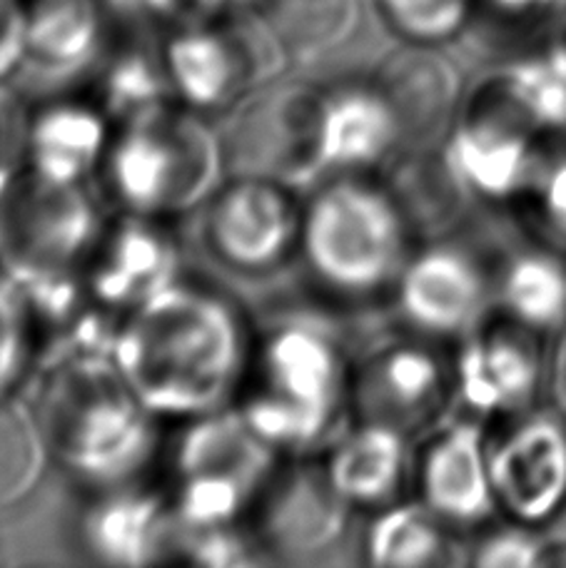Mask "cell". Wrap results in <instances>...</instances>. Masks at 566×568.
<instances>
[{"mask_svg":"<svg viewBox=\"0 0 566 568\" xmlns=\"http://www.w3.org/2000/svg\"><path fill=\"white\" fill-rule=\"evenodd\" d=\"M28 58V0H0V85Z\"/></svg>","mask_w":566,"mask_h":568,"instance_id":"37","label":"cell"},{"mask_svg":"<svg viewBox=\"0 0 566 568\" xmlns=\"http://www.w3.org/2000/svg\"><path fill=\"white\" fill-rule=\"evenodd\" d=\"M402 138V120L377 80L322 90L317 128L322 175H367V170H377L392 158Z\"/></svg>","mask_w":566,"mask_h":568,"instance_id":"19","label":"cell"},{"mask_svg":"<svg viewBox=\"0 0 566 568\" xmlns=\"http://www.w3.org/2000/svg\"><path fill=\"white\" fill-rule=\"evenodd\" d=\"M497 310L514 322L552 337L566 329V262L552 247L509 257L494 282Z\"/></svg>","mask_w":566,"mask_h":568,"instance_id":"24","label":"cell"},{"mask_svg":"<svg viewBox=\"0 0 566 568\" xmlns=\"http://www.w3.org/2000/svg\"><path fill=\"white\" fill-rule=\"evenodd\" d=\"M302 205L287 182L242 172L208 202L205 237L215 257L240 272H267L300 242Z\"/></svg>","mask_w":566,"mask_h":568,"instance_id":"14","label":"cell"},{"mask_svg":"<svg viewBox=\"0 0 566 568\" xmlns=\"http://www.w3.org/2000/svg\"><path fill=\"white\" fill-rule=\"evenodd\" d=\"M492 75L544 138L566 133V43L527 50Z\"/></svg>","mask_w":566,"mask_h":568,"instance_id":"27","label":"cell"},{"mask_svg":"<svg viewBox=\"0 0 566 568\" xmlns=\"http://www.w3.org/2000/svg\"><path fill=\"white\" fill-rule=\"evenodd\" d=\"M417 499L452 531L477 529L497 511L489 474V429L472 414L434 426L414 456Z\"/></svg>","mask_w":566,"mask_h":568,"instance_id":"15","label":"cell"},{"mask_svg":"<svg viewBox=\"0 0 566 568\" xmlns=\"http://www.w3.org/2000/svg\"><path fill=\"white\" fill-rule=\"evenodd\" d=\"M449 554L452 529L420 499L382 506L362 541V556L375 568L442 566Z\"/></svg>","mask_w":566,"mask_h":568,"instance_id":"25","label":"cell"},{"mask_svg":"<svg viewBox=\"0 0 566 568\" xmlns=\"http://www.w3.org/2000/svg\"><path fill=\"white\" fill-rule=\"evenodd\" d=\"M178 531L163 486L145 489L138 481L98 491L80 521L85 551L115 568L173 564Z\"/></svg>","mask_w":566,"mask_h":568,"instance_id":"18","label":"cell"},{"mask_svg":"<svg viewBox=\"0 0 566 568\" xmlns=\"http://www.w3.org/2000/svg\"><path fill=\"white\" fill-rule=\"evenodd\" d=\"M85 187L23 172L0 197V257L13 284L80 275L103 232Z\"/></svg>","mask_w":566,"mask_h":568,"instance_id":"7","label":"cell"},{"mask_svg":"<svg viewBox=\"0 0 566 568\" xmlns=\"http://www.w3.org/2000/svg\"><path fill=\"white\" fill-rule=\"evenodd\" d=\"M392 290L412 332L437 342L462 339L477 327L494 294L477 260L452 245L412 250Z\"/></svg>","mask_w":566,"mask_h":568,"instance_id":"16","label":"cell"},{"mask_svg":"<svg viewBox=\"0 0 566 568\" xmlns=\"http://www.w3.org/2000/svg\"><path fill=\"white\" fill-rule=\"evenodd\" d=\"M544 339L499 310L464 334L452 354L454 394L464 412L492 424L532 409L547 377Z\"/></svg>","mask_w":566,"mask_h":568,"instance_id":"12","label":"cell"},{"mask_svg":"<svg viewBox=\"0 0 566 568\" xmlns=\"http://www.w3.org/2000/svg\"><path fill=\"white\" fill-rule=\"evenodd\" d=\"M36 324L23 294L10 277H0V402L18 387L33 354Z\"/></svg>","mask_w":566,"mask_h":568,"instance_id":"32","label":"cell"},{"mask_svg":"<svg viewBox=\"0 0 566 568\" xmlns=\"http://www.w3.org/2000/svg\"><path fill=\"white\" fill-rule=\"evenodd\" d=\"M355 3L352 0H275L272 23L282 50L320 53L352 33Z\"/></svg>","mask_w":566,"mask_h":568,"instance_id":"30","label":"cell"},{"mask_svg":"<svg viewBox=\"0 0 566 568\" xmlns=\"http://www.w3.org/2000/svg\"><path fill=\"white\" fill-rule=\"evenodd\" d=\"M103 0H28V58L50 68H75L105 38Z\"/></svg>","mask_w":566,"mask_h":568,"instance_id":"26","label":"cell"},{"mask_svg":"<svg viewBox=\"0 0 566 568\" xmlns=\"http://www.w3.org/2000/svg\"><path fill=\"white\" fill-rule=\"evenodd\" d=\"M28 118L30 113H23L13 98L0 90V197L20 178L18 165L26 170Z\"/></svg>","mask_w":566,"mask_h":568,"instance_id":"36","label":"cell"},{"mask_svg":"<svg viewBox=\"0 0 566 568\" xmlns=\"http://www.w3.org/2000/svg\"><path fill=\"white\" fill-rule=\"evenodd\" d=\"M544 140L489 73L464 95L444 155L469 197L514 205L537 165Z\"/></svg>","mask_w":566,"mask_h":568,"instance_id":"9","label":"cell"},{"mask_svg":"<svg viewBox=\"0 0 566 568\" xmlns=\"http://www.w3.org/2000/svg\"><path fill=\"white\" fill-rule=\"evenodd\" d=\"M552 374H554V387H557V394H559V399H562L564 409H566V329L562 332V342L557 347V354H554Z\"/></svg>","mask_w":566,"mask_h":568,"instance_id":"39","label":"cell"},{"mask_svg":"<svg viewBox=\"0 0 566 568\" xmlns=\"http://www.w3.org/2000/svg\"><path fill=\"white\" fill-rule=\"evenodd\" d=\"M432 337L414 332L372 347L352 364L350 414L407 436L442 424L454 394V364Z\"/></svg>","mask_w":566,"mask_h":568,"instance_id":"10","label":"cell"},{"mask_svg":"<svg viewBox=\"0 0 566 568\" xmlns=\"http://www.w3.org/2000/svg\"><path fill=\"white\" fill-rule=\"evenodd\" d=\"M178 424L165 446L163 484L178 521L212 529L250 519L282 456L232 404Z\"/></svg>","mask_w":566,"mask_h":568,"instance_id":"6","label":"cell"},{"mask_svg":"<svg viewBox=\"0 0 566 568\" xmlns=\"http://www.w3.org/2000/svg\"><path fill=\"white\" fill-rule=\"evenodd\" d=\"M549 539L539 529L507 521L499 529L484 531L472 544L467 561L477 568H544Z\"/></svg>","mask_w":566,"mask_h":568,"instance_id":"34","label":"cell"},{"mask_svg":"<svg viewBox=\"0 0 566 568\" xmlns=\"http://www.w3.org/2000/svg\"><path fill=\"white\" fill-rule=\"evenodd\" d=\"M282 43L260 20L225 13L168 30L160 58L178 103L218 113L245 100L272 73Z\"/></svg>","mask_w":566,"mask_h":568,"instance_id":"8","label":"cell"},{"mask_svg":"<svg viewBox=\"0 0 566 568\" xmlns=\"http://www.w3.org/2000/svg\"><path fill=\"white\" fill-rule=\"evenodd\" d=\"M559 0H474V16L484 10L504 23H529V20L547 18Z\"/></svg>","mask_w":566,"mask_h":568,"instance_id":"38","label":"cell"},{"mask_svg":"<svg viewBox=\"0 0 566 568\" xmlns=\"http://www.w3.org/2000/svg\"><path fill=\"white\" fill-rule=\"evenodd\" d=\"M494 424L489 474L497 511L544 529L566 509V417L532 407Z\"/></svg>","mask_w":566,"mask_h":568,"instance_id":"11","label":"cell"},{"mask_svg":"<svg viewBox=\"0 0 566 568\" xmlns=\"http://www.w3.org/2000/svg\"><path fill=\"white\" fill-rule=\"evenodd\" d=\"M352 362L327 332L280 324L252 342L232 399L242 419L280 456L315 449L350 412Z\"/></svg>","mask_w":566,"mask_h":568,"instance_id":"3","label":"cell"},{"mask_svg":"<svg viewBox=\"0 0 566 568\" xmlns=\"http://www.w3.org/2000/svg\"><path fill=\"white\" fill-rule=\"evenodd\" d=\"M115 123L93 98H63L28 118L26 172L53 185L85 187L105 165Z\"/></svg>","mask_w":566,"mask_h":568,"instance_id":"20","label":"cell"},{"mask_svg":"<svg viewBox=\"0 0 566 568\" xmlns=\"http://www.w3.org/2000/svg\"><path fill=\"white\" fill-rule=\"evenodd\" d=\"M225 162L205 115L168 100L115 125L100 175L120 212L168 222L208 205Z\"/></svg>","mask_w":566,"mask_h":568,"instance_id":"4","label":"cell"},{"mask_svg":"<svg viewBox=\"0 0 566 568\" xmlns=\"http://www.w3.org/2000/svg\"><path fill=\"white\" fill-rule=\"evenodd\" d=\"M36 419L50 459L95 491L138 481L160 449V419L110 352L58 354L38 392Z\"/></svg>","mask_w":566,"mask_h":568,"instance_id":"2","label":"cell"},{"mask_svg":"<svg viewBox=\"0 0 566 568\" xmlns=\"http://www.w3.org/2000/svg\"><path fill=\"white\" fill-rule=\"evenodd\" d=\"M547 566H566V541H554L549 539V551H547Z\"/></svg>","mask_w":566,"mask_h":568,"instance_id":"40","label":"cell"},{"mask_svg":"<svg viewBox=\"0 0 566 568\" xmlns=\"http://www.w3.org/2000/svg\"><path fill=\"white\" fill-rule=\"evenodd\" d=\"M377 16L407 45L439 48L474 18V0H375Z\"/></svg>","mask_w":566,"mask_h":568,"instance_id":"31","label":"cell"},{"mask_svg":"<svg viewBox=\"0 0 566 568\" xmlns=\"http://www.w3.org/2000/svg\"><path fill=\"white\" fill-rule=\"evenodd\" d=\"M252 342L225 294L180 277L120 314L110 357L160 422H183L232 404Z\"/></svg>","mask_w":566,"mask_h":568,"instance_id":"1","label":"cell"},{"mask_svg":"<svg viewBox=\"0 0 566 568\" xmlns=\"http://www.w3.org/2000/svg\"><path fill=\"white\" fill-rule=\"evenodd\" d=\"M352 506L332 484L325 462L282 456L250 511L252 539L275 561H310L330 551L350 526Z\"/></svg>","mask_w":566,"mask_h":568,"instance_id":"13","label":"cell"},{"mask_svg":"<svg viewBox=\"0 0 566 568\" xmlns=\"http://www.w3.org/2000/svg\"><path fill=\"white\" fill-rule=\"evenodd\" d=\"M322 90L280 88L247 108L240 130V155L255 175L287 182L310 178L317 170V128Z\"/></svg>","mask_w":566,"mask_h":568,"instance_id":"21","label":"cell"},{"mask_svg":"<svg viewBox=\"0 0 566 568\" xmlns=\"http://www.w3.org/2000/svg\"><path fill=\"white\" fill-rule=\"evenodd\" d=\"M95 103L105 110L113 123L145 113L173 98L170 90L163 58L158 50L145 48H120L108 58L105 68L98 75Z\"/></svg>","mask_w":566,"mask_h":568,"instance_id":"28","label":"cell"},{"mask_svg":"<svg viewBox=\"0 0 566 568\" xmlns=\"http://www.w3.org/2000/svg\"><path fill=\"white\" fill-rule=\"evenodd\" d=\"M410 449V436L394 426L355 419L330 449L325 466L352 509L377 511L400 499V489L414 469Z\"/></svg>","mask_w":566,"mask_h":568,"instance_id":"22","label":"cell"},{"mask_svg":"<svg viewBox=\"0 0 566 568\" xmlns=\"http://www.w3.org/2000/svg\"><path fill=\"white\" fill-rule=\"evenodd\" d=\"M380 88L392 100L402 120L404 135L427 140L454 123L462 105L459 75L437 48L407 45L387 60L377 78Z\"/></svg>","mask_w":566,"mask_h":568,"instance_id":"23","label":"cell"},{"mask_svg":"<svg viewBox=\"0 0 566 568\" xmlns=\"http://www.w3.org/2000/svg\"><path fill=\"white\" fill-rule=\"evenodd\" d=\"M412 227L387 185L367 175H335L302 205L297 250L310 275L342 297H370L412 255Z\"/></svg>","mask_w":566,"mask_h":568,"instance_id":"5","label":"cell"},{"mask_svg":"<svg viewBox=\"0 0 566 568\" xmlns=\"http://www.w3.org/2000/svg\"><path fill=\"white\" fill-rule=\"evenodd\" d=\"M108 18L150 23L165 30L183 28L225 13L230 0H103Z\"/></svg>","mask_w":566,"mask_h":568,"instance_id":"35","label":"cell"},{"mask_svg":"<svg viewBox=\"0 0 566 568\" xmlns=\"http://www.w3.org/2000/svg\"><path fill=\"white\" fill-rule=\"evenodd\" d=\"M237 526H212V529H190L180 524L173 564L205 568H237L257 564L260 546L252 534H240Z\"/></svg>","mask_w":566,"mask_h":568,"instance_id":"33","label":"cell"},{"mask_svg":"<svg viewBox=\"0 0 566 568\" xmlns=\"http://www.w3.org/2000/svg\"><path fill=\"white\" fill-rule=\"evenodd\" d=\"M165 225L123 212L100 232L83 282L98 307L115 320L180 280V250Z\"/></svg>","mask_w":566,"mask_h":568,"instance_id":"17","label":"cell"},{"mask_svg":"<svg viewBox=\"0 0 566 568\" xmlns=\"http://www.w3.org/2000/svg\"><path fill=\"white\" fill-rule=\"evenodd\" d=\"M527 225L544 245L566 252V133L547 138L524 185L514 202Z\"/></svg>","mask_w":566,"mask_h":568,"instance_id":"29","label":"cell"}]
</instances>
